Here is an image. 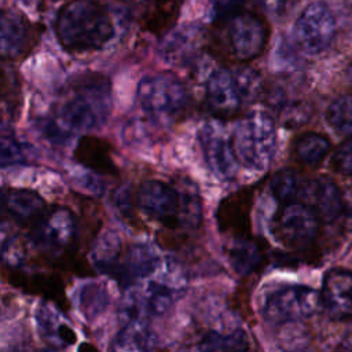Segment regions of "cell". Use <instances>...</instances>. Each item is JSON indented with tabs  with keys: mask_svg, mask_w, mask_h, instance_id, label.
<instances>
[{
	"mask_svg": "<svg viewBox=\"0 0 352 352\" xmlns=\"http://www.w3.org/2000/svg\"><path fill=\"white\" fill-rule=\"evenodd\" d=\"M109 78L96 72L73 76L55 104V121L66 132H92L103 126L111 113Z\"/></svg>",
	"mask_w": 352,
	"mask_h": 352,
	"instance_id": "6da1fadb",
	"label": "cell"
},
{
	"mask_svg": "<svg viewBox=\"0 0 352 352\" xmlns=\"http://www.w3.org/2000/svg\"><path fill=\"white\" fill-rule=\"evenodd\" d=\"M187 289V274L180 263L165 256L153 271L129 286L121 305L122 320L148 319L169 311Z\"/></svg>",
	"mask_w": 352,
	"mask_h": 352,
	"instance_id": "7a4b0ae2",
	"label": "cell"
},
{
	"mask_svg": "<svg viewBox=\"0 0 352 352\" xmlns=\"http://www.w3.org/2000/svg\"><path fill=\"white\" fill-rule=\"evenodd\" d=\"M55 34L60 45L72 54L102 50L114 36V23L100 0H72L58 12Z\"/></svg>",
	"mask_w": 352,
	"mask_h": 352,
	"instance_id": "3957f363",
	"label": "cell"
},
{
	"mask_svg": "<svg viewBox=\"0 0 352 352\" xmlns=\"http://www.w3.org/2000/svg\"><path fill=\"white\" fill-rule=\"evenodd\" d=\"M216 10V29L226 54L238 62H249L260 56L270 37L265 19L241 8L235 0L219 4Z\"/></svg>",
	"mask_w": 352,
	"mask_h": 352,
	"instance_id": "277c9868",
	"label": "cell"
},
{
	"mask_svg": "<svg viewBox=\"0 0 352 352\" xmlns=\"http://www.w3.org/2000/svg\"><path fill=\"white\" fill-rule=\"evenodd\" d=\"M261 76L250 67H220L210 73L205 85V103L220 120L238 116L263 94Z\"/></svg>",
	"mask_w": 352,
	"mask_h": 352,
	"instance_id": "5b68a950",
	"label": "cell"
},
{
	"mask_svg": "<svg viewBox=\"0 0 352 352\" xmlns=\"http://www.w3.org/2000/svg\"><path fill=\"white\" fill-rule=\"evenodd\" d=\"M199 197L184 194L162 180H146L139 187L136 202L151 220L168 230L195 227L201 220Z\"/></svg>",
	"mask_w": 352,
	"mask_h": 352,
	"instance_id": "8992f818",
	"label": "cell"
},
{
	"mask_svg": "<svg viewBox=\"0 0 352 352\" xmlns=\"http://www.w3.org/2000/svg\"><path fill=\"white\" fill-rule=\"evenodd\" d=\"M239 164L250 170H265L276 151V125L265 111L243 114L231 132Z\"/></svg>",
	"mask_w": 352,
	"mask_h": 352,
	"instance_id": "52a82bcc",
	"label": "cell"
},
{
	"mask_svg": "<svg viewBox=\"0 0 352 352\" xmlns=\"http://www.w3.org/2000/svg\"><path fill=\"white\" fill-rule=\"evenodd\" d=\"M138 102L151 121L169 125L186 114L190 95L184 82L175 74L155 73L140 80L138 85Z\"/></svg>",
	"mask_w": 352,
	"mask_h": 352,
	"instance_id": "ba28073f",
	"label": "cell"
},
{
	"mask_svg": "<svg viewBox=\"0 0 352 352\" xmlns=\"http://www.w3.org/2000/svg\"><path fill=\"white\" fill-rule=\"evenodd\" d=\"M77 241V223L73 212L65 206L47 209L32 226L30 242L33 248L50 258H59L70 253Z\"/></svg>",
	"mask_w": 352,
	"mask_h": 352,
	"instance_id": "9c48e42d",
	"label": "cell"
},
{
	"mask_svg": "<svg viewBox=\"0 0 352 352\" xmlns=\"http://www.w3.org/2000/svg\"><path fill=\"white\" fill-rule=\"evenodd\" d=\"M322 305L320 294L305 285H286L270 292L261 304V315L274 324L312 316Z\"/></svg>",
	"mask_w": 352,
	"mask_h": 352,
	"instance_id": "30bf717a",
	"label": "cell"
},
{
	"mask_svg": "<svg viewBox=\"0 0 352 352\" xmlns=\"http://www.w3.org/2000/svg\"><path fill=\"white\" fill-rule=\"evenodd\" d=\"M198 140L210 172L224 182L235 179L241 164L234 148L232 135L223 120L205 122L198 132Z\"/></svg>",
	"mask_w": 352,
	"mask_h": 352,
	"instance_id": "8fae6325",
	"label": "cell"
},
{
	"mask_svg": "<svg viewBox=\"0 0 352 352\" xmlns=\"http://www.w3.org/2000/svg\"><path fill=\"white\" fill-rule=\"evenodd\" d=\"M322 219L308 204L302 201L280 205L274 217V235L289 248H307L320 230Z\"/></svg>",
	"mask_w": 352,
	"mask_h": 352,
	"instance_id": "7c38bea8",
	"label": "cell"
},
{
	"mask_svg": "<svg viewBox=\"0 0 352 352\" xmlns=\"http://www.w3.org/2000/svg\"><path fill=\"white\" fill-rule=\"evenodd\" d=\"M336 36V19L327 4L314 1L297 18L293 37L297 47L308 55L324 52Z\"/></svg>",
	"mask_w": 352,
	"mask_h": 352,
	"instance_id": "4fadbf2b",
	"label": "cell"
},
{
	"mask_svg": "<svg viewBox=\"0 0 352 352\" xmlns=\"http://www.w3.org/2000/svg\"><path fill=\"white\" fill-rule=\"evenodd\" d=\"M254 198L253 186H248L226 195L217 205L216 221L219 231L232 238L249 236L252 228V206Z\"/></svg>",
	"mask_w": 352,
	"mask_h": 352,
	"instance_id": "5bb4252c",
	"label": "cell"
},
{
	"mask_svg": "<svg viewBox=\"0 0 352 352\" xmlns=\"http://www.w3.org/2000/svg\"><path fill=\"white\" fill-rule=\"evenodd\" d=\"M300 199L314 208L322 221L336 220L344 209L342 192L327 176L305 180Z\"/></svg>",
	"mask_w": 352,
	"mask_h": 352,
	"instance_id": "9a60e30c",
	"label": "cell"
},
{
	"mask_svg": "<svg viewBox=\"0 0 352 352\" xmlns=\"http://www.w3.org/2000/svg\"><path fill=\"white\" fill-rule=\"evenodd\" d=\"M322 305L334 319L352 318V271L330 270L322 285Z\"/></svg>",
	"mask_w": 352,
	"mask_h": 352,
	"instance_id": "2e32d148",
	"label": "cell"
},
{
	"mask_svg": "<svg viewBox=\"0 0 352 352\" xmlns=\"http://www.w3.org/2000/svg\"><path fill=\"white\" fill-rule=\"evenodd\" d=\"M34 32L32 23L19 12L4 10L1 14L0 47L4 59H19L33 47Z\"/></svg>",
	"mask_w": 352,
	"mask_h": 352,
	"instance_id": "e0dca14e",
	"label": "cell"
},
{
	"mask_svg": "<svg viewBox=\"0 0 352 352\" xmlns=\"http://www.w3.org/2000/svg\"><path fill=\"white\" fill-rule=\"evenodd\" d=\"M76 161L95 173L117 176L120 173L114 160V150L109 140L96 135H82L74 148Z\"/></svg>",
	"mask_w": 352,
	"mask_h": 352,
	"instance_id": "ac0fdd59",
	"label": "cell"
},
{
	"mask_svg": "<svg viewBox=\"0 0 352 352\" xmlns=\"http://www.w3.org/2000/svg\"><path fill=\"white\" fill-rule=\"evenodd\" d=\"M36 323L41 338L54 348H67L77 341L73 326L52 304L43 302L38 305Z\"/></svg>",
	"mask_w": 352,
	"mask_h": 352,
	"instance_id": "d6986e66",
	"label": "cell"
},
{
	"mask_svg": "<svg viewBox=\"0 0 352 352\" xmlns=\"http://www.w3.org/2000/svg\"><path fill=\"white\" fill-rule=\"evenodd\" d=\"M3 208L19 224H34L45 209V202L33 190L28 188H8L3 192Z\"/></svg>",
	"mask_w": 352,
	"mask_h": 352,
	"instance_id": "ffe728a7",
	"label": "cell"
},
{
	"mask_svg": "<svg viewBox=\"0 0 352 352\" xmlns=\"http://www.w3.org/2000/svg\"><path fill=\"white\" fill-rule=\"evenodd\" d=\"M227 256L238 274L250 275L265 265V245L263 241L250 236L234 238L227 249Z\"/></svg>",
	"mask_w": 352,
	"mask_h": 352,
	"instance_id": "44dd1931",
	"label": "cell"
},
{
	"mask_svg": "<svg viewBox=\"0 0 352 352\" xmlns=\"http://www.w3.org/2000/svg\"><path fill=\"white\" fill-rule=\"evenodd\" d=\"M155 334L151 331L147 319L124 320L122 327L113 340L114 351H147L154 348Z\"/></svg>",
	"mask_w": 352,
	"mask_h": 352,
	"instance_id": "7402d4cb",
	"label": "cell"
},
{
	"mask_svg": "<svg viewBox=\"0 0 352 352\" xmlns=\"http://www.w3.org/2000/svg\"><path fill=\"white\" fill-rule=\"evenodd\" d=\"M184 0H148L143 15V28L153 34H162L170 29Z\"/></svg>",
	"mask_w": 352,
	"mask_h": 352,
	"instance_id": "603a6c76",
	"label": "cell"
},
{
	"mask_svg": "<svg viewBox=\"0 0 352 352\" xmlns=\"http://www.w3.org/2000/svg\"><path fill=\"white\" fill-rule=\"evenodd\" d=\"M124 250L125 249L120 236L116 232L110 231L102 235L95 243L92 249V258L100 272L109 274L114 278L118 271Z\"/></svg>",
	"mask_w": 352,
	"mask_h": 352,
	"instance_id": "cb8c5ba5",
	"label": "cell"
},
{
	"mask_svg": "<svg viewBox=\"0 0 352 352\" xmlns=\"http://www.w3.org/2000/svg\"><path fill=\"white\" fill-rule=\"evenodd\" d=\"M330 151V140L318 132L300 135L293 143L294 157L307 166H318Z\"/></svg>",
	"mask_w": 352,
	"mask_h": 352,
	"instance_id": "d4e9b609",
	"label": "cell"
},
{
	"mask_svg": "<svg viewBox=\"0 0 352 352\" xmlns=\"http://www.w3.org/2000/svg\"><path fill=\"white\" fill-rule=\"evenodd\" d=\"M304 182L305 180L301 179L297 172L292 169H282L271 177L270 190L280 205H286L300 199Z\"/></svg>",
	"mask_w": 352,
	"mask_h": 352,
	"instance_id": "484cf974",
	"label": "cell"
},
{
	"mask_svg": "<svg viewBox=\"0 0 352 352\" xmlns=\"http://www.w3.org/2000/svg\"><path fill=\"white\" fill-rule=\"evenodd\" d=\"M201 351H241L249 348L245 331L236 329L230 333L210 331L197 345Z\"/></svg>",
	"mask_w": 352,
	"mask_h": 352,
	"instance_id": "4316f807",
	"label": "cell"
},
{
	"mask_svg": "<svg viewBox=\"0 0 352 352\" xmlns=\"http://www.w3.org/2000/svg\"><path fill=\"white\" fill-rule=\"evenodd\" d=\"M330 126L345 136H352V95L334 99L326 111Z\"/></svg>",
	"mask_w": 352,
	"mask_h": 352,
	"instance_id": "83f0119b",
	"label": "cell"
},
{
	"mask_svg": "<svg viewBox=\"0 0 352 352\" xmlns=\"http://www.w3.org/2000/svg\"><path fill=\"white\" fill-rule=\"evenodd\" d=\"M331 165L340 175L352 177V139L341 143L336 148L331 157Z\"/></svg>",
	"mask_w": 352,
	"mask_h": 352,
	"instance_id": "f1b7e54d",
	"label": "cell"
},
{
	"mask_svg": "<svg viewBox=\"0 0 352 352\" xmlns=\"http://www.w3.org/2000/svg\"><path fill=\"white\" fill-rule=\"evenodd\" d=\"M23 158L21 144L10 135H3L1 138V165L3 168L19 164Z\"/></svg>",
	"mask_w": 352,
	"mask_h": 352,
	"instance_id": "f546056e",
	"label": "cell"
},
{
	"mask_svg": "<svg viewBox=\"0 0 352 352\" xmlns=\"http://www.w3.org/2000/svg\"><path fill=\"white\" fill-rule=\"evenodd\" d=\"M19 4L25 6V7H33L36 4H38L41 0H16Z\"/></svg>",
	"mask_w": 352,
	"mask_h": 352,
	"instance_id": "4dcf8cb0",
	"label": "cell"
},
{
	"mask_svg": "<svg viewBox=\"0 0 352 352\" xmlns=\"http://www.w3.org/2000/svg\"><path fill=\"white\" fill-rule=\"evenodd\" d=\"M348 78H349V81H351V84H352V65H351V67L348 69Z\"/></svg>",
	"mask_w": 352,
	"mask_h": 352,
	"instance_id": "1f68e13d",
	"label": "cell"
},
{
	"mask_svg": "<svg viewBox=\"0 0 352 352\" xmlns=\"http://www.w3.org/2000/svg\"><path fill=\"white\" fill-rule=\"evenodd\" d=\"M126 1H131V0H126Z\"/></svg>",
	"mask_w": 352,
	"mask_h": 352,
	"instance_id": "d6a6232c",
	"label": "cell"
}]
</instances>
